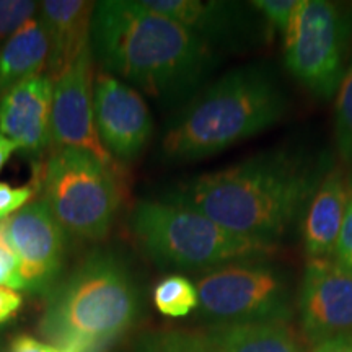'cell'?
I'll use <instances>...</instances> for the list:
<instances>
[{
	"label": "cell",
	"instance_id": "obj_24",
	"mask_svg": "<svg viewBox=\"0 0 352 352\" xmlns=\"http://www.w3.org/2000/svg\"><path fill=\"white\" fill-rule=\"evenodd\" d=\"M0 285L15 290L25 289L23 280L20 277L19 261H16L15 253L7 239L6 220L0 222Z\"/></svg>",
	"mask_w": 352,
	"mask_h": 352
},
{
	"label": "cell",
	"instance_id": "obj_7",
	"mask_svg": "<svg viewBox=\"0 0 352 352\" xmlns=\"http://www.w3.org/2000/svg\"><path fill=\"white\" fill-rule=\"evenodd\" d=\"M196 289L197 311L214 327L258 321L289 323L294 315L289 276L266 259L232 263L204 272Z\"/></svg>",
	"mask_w": 352,
	"mask_h": 352
},
{
	"label": "cell",
	"instance_id": "obj_15",
	"mask_svg": "<svg viewBox=\"0 0 352 352\" xmlns=\"http://www.w3.org/2000/svg\"><path fill=\"white\" fill-rule=\"evenodd\" d=\"M352 195V176L341 166L324 173L302 217V240L308 259L334 256Z\"/></svg>",
	"mask_w": 352,
	"mask_h": 352
},
{
	"label": "cell",
	"instance_id": "obj_11",
	"mask_svg": "<svg viewBox=\"0 0 352 352\" xmlns=\"http://www.w3.org/2000/svg\"><path fill=\"white\" fill-rule=\"evenodd\" d=\"M94 54L83 51L54 80L51 111V134L56 147L80 148L109 166L116 158L101 144L94 116Z\"/></svg>",
	"mask_w": 352,
	"mask_h": 352
},
{
	"label": "cell",
	"instance_id": "obj_6",
	"mask_svg": "<svg viewBox=\"0 0 352 352\" xmlns=\"http://www.w3.org/2000/svg\"><path fill=\"white\" fill-rule=\"evenodd\" d=\"M118 171L80 148L57 147L44 168L41 199L67 233L104 239L122 201Z\"/></svg>",
	"mask_w": 352,
	"mask_h": 352
},
{
	"label": "cell",
	"instance_id": "obj_27",
	"mask_svg": "<svg viewBox=\"0 0 352 352\" xmlns=\"http://www.w3.org/2000/svg\"><path fill=\"white\" fill-rule=\"evenodd\" d=\"M23 305V297L19 290L0 285V324L10 321Z\"/></svg>",
	"mask_w": 352,
	"mask_h": 352
},
{
	"label": "cell",
	"instance_id": "obj_4",
	"mask_svg": "<svg viewBox=\"0 0 352 352\" xmlns=\"http://www.w3.org/2000/svg\"><path fill=\"white\" fill-rule=\"evenodd\" d=\"M140 297L127 264L94 252L47 292L39 334L67 352H103L134 327Z\"/></svg>",
	"mask_w": 352,
	"mask_h": 352
},
{
	"label": "cell",
	"instance_id": "obj_23",
	"mask_svg": "<svg viewBox=\"0 0 352 352\" xmlns=\"http://www.w3.org/2000/svg\"><path fill=\"white\" fill-rule=\"evenodd\" d=\"M302 0H254L252 7L264 20V23L284 36L296 19Z\"/></svg>",
	"mask_w": 352,
	"mask_h": 352
},
{
	"label": "cell",
	"instance_id": "obj_26",
	"mask_svg": "<svg viewBox=\"0 0 352 352\" xmlns=\"http://www.w3.org/2000/svg\"><path fill=\"white\" fill-rule=\"evenodd\" d=\"M334 259L340 261L342 266L347 267L352 272V195L347 204L346 219L342 223L340 240H338L336 250H334Z\"/></svg>",
	"mask_w": 352,
	"mask_h": 352
},
{
	"label": "cell",
	"instance_id": "obj_22",
	"mask_svg": "<svg viewBox=\"0 0 352 352\" xmlns=\"http://www.w3.org/2000/svg\"><path fill=\"white\" fill-rule=\"evenodd\" d=\"M36 12H39V3L32 0H0V47L26 21L34 19Z\"/></svg>",
	"mask_w": 352,
	"mask_h": 352
},
{
	"label": "cell",
	"instance_id": "obj_1",
	"mask_svg": "<svg viewBox=\"0 0 352 352\" xmlns=\"http://www.w3.org/2000/svg\"><path fill=\"white\" fill-rule=\"evenodd\" d=\"M90 47L104 72L166 103L196 94L219 63L210 44L140 0L96 2Z\"/></svg>",
	"mask_w": 352,
	"mask_h": 352
},
{
	"label": "cell",
	"instance_id": "obj_3",
	"mask_svg": "<svg viewBox=\"0 0 352 352\" xmlns=\"http://www.w3.org/2000/svg\"><path fill=\"white\" fill-rule=\"evenodd\" d=\"M287 96L274 70L264 64L236 67L197 91L166 127L162 155L175 164L223 152L277 124Z\"/></svg>",
	"mask_w": 352,
	"mask_h": 352
},
{
	"label": "cell",
	"instance_id": "obj_18",
	"mask_svg": "<svg viewBox=\"0 0 352 352\" xmlns=\"http://www.w3.org/2000/svg\"><path fill=\"white\" fill-rule=\"evenodd\" d=\"M208 334L214 352H303L297 334L283 321L223 324Z\"/></svg>",
	"mask_w": 352,
	"mask_h": 352
},
{
	"label": "cell",
	"instance_id": "obj_9",
	"mask_svg": "<svg viewBox=\"0 0 352 352\" xmlns=\"http://www.w3.org/2000/svg\"><path fill=\"white\" fill-rule=\"evenodd\" d=\"M20 277L30 292L46 294L63 271L67 235L43 199L32 201L6 220Z\"/></svg>",
	"mask_w": 352,
	"mask_h": 352
},
{
	"label": "cell",
	"instance_id": "obj_16",
	"mask_svg": "<svg viewBox=\"0 0 352 352\" xmlns=\"http://www.w3.org/2000/svg\"><path fill=\"white\" fill-rule=\"evenodd\" d=\"M95 2L87 0H46L39 2V19L46 25L51 41L47 76L52 82L90 47Z\"/></svg>",
	"mask_w": 352,
	"mask_h": 352
},
{
	"label": "cell",
	"instance_id": "obj_14",
	"mask_svg": "<svg viewBox=\"0 0 352 352\" xmlns=\"http://www.w3.org/2000/svg\"><path fill=\"white\" fill-rule=\"evenodd\" d=\"M52 94L54 82L43 74L0 96V134L19 145V151L38 155L52 144Z\"/></svg>",
	"mask_w": 352,
	"mask_h": 352
},
{
	"label": "cell",
	"instance_id": "obj_29",
	"mask_svg": "<svg viewBox=\"0 0 352 352\" xmlns=\"http://www.w3.org/2000/svg\"><path fill=\"white\" fill-rule=\"evenodd\" d=\"M314 352H352V334L321 341L315 344Z\"/></svg>",
	"mask_w": 352,
	"mask_h": 352
},
{
	"label": "cell",
	"instance_id": "obj_5",
	"mask_svg": "<svg viewBox=\"0 0 352 352\" xmlns=\"http://www.w3.org/2000/svg\"><path fill=\"white\" fill-rule=\"evenodd\" d=\"M129 223L140 250L165 270L208 272L232 263L263 261L277 252V243L228 232L168 197L139 201Z\"/></svg>",
	"mask_w": 352,
	"mask_h": 352
},
{
	"label": "cell",
	"instance_id": "obj_19",
	"mask_svg": "<svg viewBox=\"0 0 352 352\" xmlns=\"http://www.w3.org/2000/svg\"><path fill=\"white\" fill-rule=\"evenodd\" d=\"M153 303L162 315L170 318L186 316L199 305L196 284L182 274L166 276L153 289Z\"/></svg>",
	"mask_w": 352,
	"mask_h": 352
},
{
	"label": "cell",
	"instance_id": "obj_17",
	"mask_svg": "<svg viewBox=\"0 0 352 352\" xmlns=\"http://www.w3.org/2000/svg\"><path fill=\"white\" fill-rule=\"evenodd\" d=\"M50 56L51 41L46 25L34 16L0 47V96L21 82L43 76Z\"/></svg>",
	"mask_w": 352,
	"mask_h": 352
},
{
	"label": "cell",
	"instance_id": "obj_10",
	"mask_svg": "<svg viewBox=\"0 0 352 352\" xmlns=\"http://www.w3.org/2000/svg\"><path fill=\"white\" fill-rule=\"evenodd\" d=\"M302 331L314 344L352 334V272L331 258H310L298 287Z\"/></svg>",
	"mask_w": 352,
	"mask_h": 352
},
{
	"label": "cell",
	"instance_id": "obj_2",
	"mask_svg": "<svg viewBox=\"0 0 352 352\" xmlns=\"http://www.w3.org/2000/svg\"><path fill=\"white\" fill-rule=\"evenodd\" d=\"M328 170L321 160L279 148L189 179L168 199L236 235L277 243L303 217Z\"/></svg>",
	"mask_w": 352,
	"mask_h": 352
},
{
	"label": "cell",
	"instance_id": "obj_30",
	"mask_svg": "<svg viewBox=\"0 0 352 352\" xmlns=\"http://www.w3.org/2000/svg\"><path fill=\"white\" fill-rule=\"evenodd\" d=\"M16 151H19V145L13 142V140L6 138L3 134H0V171L6 166L12 153Z\"/></svg>",
	"mask_w": 352,
	"mask_h": 352
},
{
	"label": "cell",
	"instance_id": "obj_13",
	"mask_svg": "<svg viewBox=\"0 0 352 352\" xmlns=\"http://www.w3.org/2000/svg\"><path fill=\"white\" fill-rule=\"evenodd\" d=\"M145 7L171 19L214 50L241 46L253 38V7L226 0H140ZM252 6V3H250Z\"/></svg>",
	"mask_w": 352,
	"mask_h": 352
},
{
	"label": "cell",
	"instance_id": "obj_8",
	"mask_svg": "<svg viewBox=\"0 0 352 352\" xmlns=\"http://www.w3.org/2000/svg\"><path fill=\"white\" fill-rule=\"evenodd\" d=\"M352 16L328 0H302L283 36L289 74L310 95L331 100L349 63Z\"/></svg>",
	"mask_w": 352,
	"mask_h": 352
},
{
	"label": "cell",
	"instance_id": "obj_12",
	"mask_svg": "<svg viewBox=\"0 0 352 352\" xmlns=\"http://www.w3.org/2000/svg\"><path fill=\"white\" fill-rule=\"evenodd\" d=\"M94 116L101 144L114 158L132 160L152 138V116L140 91L103 70L94 82Z\"/></svg>",
	"mask_w": 352,
	"mask_h": 352
},
{
	"label": "cell",
	"instance_id": "obj_20",
	"mask_svg": "<svg viewBox=\"0 0 352 352\" xmlns=\"http://www.w3.org/2000/svg\"><path fill=\"white\" fill-rule=\"evenodd\" d=\"M134 352H214L208 333L155 329L139 338Z\"/></svg>",
	"mask_w": 352,
	"mask_h": 352
},
{
	"label": "cell",
	"instance_id": "obj_25",
	"mask_svg": "<svg viewBox=\"0 0 352 352\" xmlns=\"http://www.w3.org/2000/svg\"><path fill=\"white\" fill-rule=\"evenodd\" d=\"M34 191L36 189L32 184L12 186V184L0 182V222L10 219L13 214H16L26 204H30L34 196Z\"/></svg>",
	"mask_w": 352,
	"mask_h": 352
},
{
	"label": "cell",
	"instance_id": "obj_21",
	"mask_svg": "<svg viewBox=\"0 0 352 352\" xmlns=\"http://www.w3.org/2000/svg\"><path fill=\"white\" fill-rule=\"evenodd\" d=\"M334 139H336V147L342 162L352 166V51L344 77L336 91Z\"/></svg>",
	"mask_w": 352,
	"mask_h": 352
},
{
	"label": "cell",
	"instance_id": "obj_28",
	"mask_svg": "<svg viewBox=\"0 0 352 352\" xmlns=\"http://www.w3.org/2000/svg\"><path fill=\"white\" fill-rule=\"evenodd\" d=\"M8 352H67L59 347L47 344L36 340V338L28 336V334H20V336L13 338L10 346H8Z\"/></svg>",
	"mask_w": 352,
	"mask_h": 352
}]
</instances>
